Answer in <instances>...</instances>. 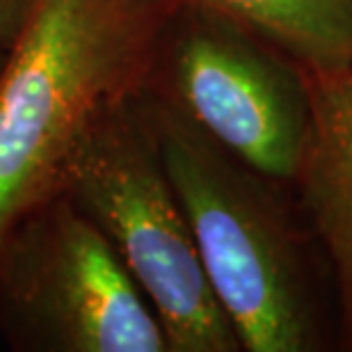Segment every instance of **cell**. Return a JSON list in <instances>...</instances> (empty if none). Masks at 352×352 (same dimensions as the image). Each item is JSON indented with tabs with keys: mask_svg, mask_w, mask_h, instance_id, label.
Wrapping results in <instances>:
<instances>
[{
	"mask_svg": "<svg viewBox=\"0 0 352 352\" xmlns=\"http://www.w3.org/2000/svg\"><path fill=\"white\" fill-rule=\"evenodd\" d=\"M176 0H37L0 62V241L60 192L78 146L140 94Z\"/></svg>",
	"mask_w": 352,
	"mask_h": 352,
	"instance_id": "6da1fadb",
	"label": "cell"
},
{
	"mask_svg": "<svg viewBox=\"0 0 352 352\" xmlns=\"http://www.w3.org/2000/svg\"><path fill=\"white\" fill-rule=\"evenodd\" d=\"M62 192L103 231L163 325L170 352L243 350L167 176L144 89L98 119Z\"/></svg>",
	"mask_w": 352,
	"mask_h": 352,
	"instance_id": "3957f363",
	"label": "cell"
},
{
	"mask_svg": "<svg viewBox=\"0 0 352 352\" xmlns=\"http://www.w3.org/2000/svg\"><path fill=\"white\" fill-rule=\"evenodd\" d=\"M37 0H0V51H7L19 37Z\"/></svg>",
	"mask_w": 352,
	"mask_h": 352,
	"instance_id": "ba28073f",
	"label": "cell"
},
{
	"mask_svg": "<svg viewBox=\"0 0 352 352\" xmlns=\"http://www.w3.org/2000/svg\"><path fill=\"white\" fill-rule=\"evenodd\" d=\"M220 14L300 67L307 80L352 69V0H176Z\"/></svg>",
	"mask_w": 352,
	"mask_h": 352,
	"instance_id": "52a82bcc",
	"label": "cell"
},
{
	"mask_svg": "<svg viewBox=\"0 0 352 352\" xmlns=\"http://www.w3.org/2000/svg\"><path fill=\"white\" fill-rule=\"evenodd\" d=\"M0 332L28 352H170L129 267L62 190L0 241Z\"/></svg>",
	"mask_w": 352,
	"mask_h": 352,
	"instance_id": "277c9868",
	"label": "cell"
},
{
	"mask_svg": "<svg viewBox=\"0 0 352 352\" xmlns=\"http://www.w3.org/2000/svg\"><path fill=\"white\" fill-rule=\"evenodd\" d=\"M311 129L295 186L314 234L332 265L341 343L352 350V69L309 80Z\"/></svg>",
	"mask_w": 352,
	"mask_h": 352,
	"instance_id": "8992f818",
	"label": "cell"
},
{
	"mask_svg": "<svg viewBox=\"0 0 352 352\" xmlns=\"http://www.w3.org/2000/svg\"><path fill=\"white\" fill-rule=\"evenodd\" d=\"M0 62H3V60H0Z\"/></svg>",
	"mask_w": 352,
	"mask_h": 352,
	"instance_id": "9c48e42d",
	"label": "cell"
},
{
	"mask_svg": "<svg viewBox=\"0 0 352 352\" xmlns=\"http://www.w3.org/2000/svg\"><path fill=\"white\" fill-rule=\"evenodd\" d=\"M167 176L201 265L245 352L320 348L311 274L279 183L144 89Z\"/></svg>",
	"mask_w": 352,
	"mask_h": 352,
	"instance_id": "7a4b0ae2",
	"label": "cell"
},
{
	"mask_svg": "<svg viewBox=\"0 0 352 352\" xmlns=\"http://www.w3.org/2000/svg\"><path fill=\"white\" fill-rule=\"evenodd\" d=\"M231 156L295 183L311 129V89L293 60L243 25L179 5L160 37L146 87Z\"/></svg>",
	"mask_w": 352,
	"mask_h": 352,
	"instance_id": "5b68a950",
	"label": "cell"
}]
</instances>
